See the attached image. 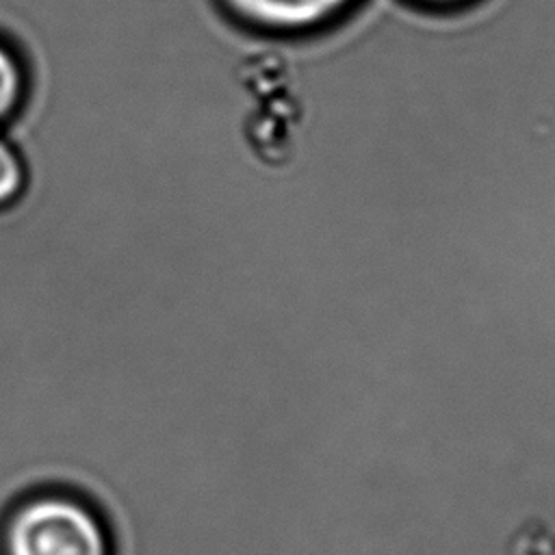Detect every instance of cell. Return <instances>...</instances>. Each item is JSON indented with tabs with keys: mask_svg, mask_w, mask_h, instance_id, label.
<instances>
[{
	"mask_svg": "<svg viewBox=\"0 0 555 555\" xmlns=\"http://www.w3.org/2000/svg\"><path fill=\"white\" fill-rule=\"evenodd\" d=\"M4 555H113L102 518L80 499L41 492L9 514L2 531Z\"/></svg>",
	"mask_w": 555,
	"mask_h": 555,
	"instance_id": "1",
	"label": "cell"
},
{
	"mask_svg": "<svg viewBox=\"0 0 555 555\" xmlns=\"http://www.w3.org/2000/svg\"><path fill=\"white\" fill-rule=\"evenodd\" d=\"M230 24L264 37L301 39L325 33L364 0H210Z\"/></svg>",
	"mask_w": 555,
	"mask_h": 555,
	"instance_id": "2",
	"label": "cell"
},
{
	"mask_svg": "<svg viewBox=\"0 0 555 555\" xmlns=\"http://www.w3.org/2000/svg\"><path fill=\"white\" fill-rule=\"evenodd\" d=\"M30 91V74L17 48L0 37V130L24 108Z\"/></svg>",
	"mask_w": 555,
	"mask_h": 555,
	"instance_id": "3",
	"label": "cell"
},
{
	"mask_svg": "<svg viewBox=\"0 0 555 555\" xmlns=\"http://www.w3.org/2000/svg\"><path fill=\"white\" fill-rule=\"evenodd\" d=\"M28 186V167L20 147L0 132V210L17 204Z\"/></svg>",
	"mask_w": 555,
	"mask_h": 555,
	"instance_id": "4",
	"label": "cell"
},
{
	"mask_svg": "<svg viewBox=\"0 0 555 555\" xmlns=\"http://www.w3.org/2000/svg\"><path fill=\"white\" fill-rule=\"evenodd\" d=\"M399 2L427 13H460L479 4L481 0H399Z\"/></svg>",
	"mask_w": 555,
	"mask_h": 555,
	"instance_id": "5",
	"label": "cell"
}]
</instances>
